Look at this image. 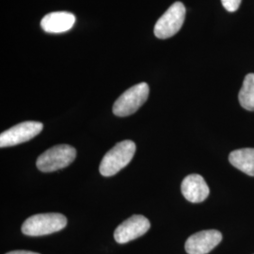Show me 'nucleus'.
Returning <instances> with one entry per match:
<instances>
[{"mask_svg": "<svg viewBox=\"0 0 254 254\" xmlns=\"http://www.w3.org/2000/svg\"><path fill=\"white\" fill-rule=\"evenodd\" d=\"M136 152V144L132 140H124L117 143L104 155L99 171L105 177L113 176L127 167Z\"/></svg>", "mask_w": 254, "mask_h": 254, "instance_id": "obj_1", "label": "nucleus"}, {"mask_svg": "<svg viewBox=\"0 0 254 254\" xmlns=\"http://www.w3.org/2000/svg\"><path fill=\"white\" fill-rule=\"evenodd\" d=\"M67 218L59 213L38 214L27 218L22 225V233L28 236L51 235L64 230Z\"/></svg>", "mask_w": 254, "mask_h": 254, "instance_id": "obj_2", "label": "nucleus"}, {"mask_svg": "<svg viewBox=\"0 0 254 254\" xmlns=\"http://www.w3.org/2000/svg\"><path fill=\"white\" fill-rule=\"evenodd\" d=\"M76 150L68 144L53 146L41 154L36 161L37 168L43 173H53L68 167L73 162Z\"/></svg>", "mask_w": 254, "mask_h": 254, "instance_id": "obj_3", "label": "nucleus"}, {"mask_svg": "<svg viewBox=\"0 0 254 254\" xmlns=\"http://www.w3.org/2000/svg\"><path fill=\"white\" fill-rule=\"evenodd\" d=\"M149 91V86L145 82L128 89L114 103L112 109L114 115L127 117L134 114L148 99Z\"/></svg>", "mask_w": 254, "mask_h": 254, "instance_id": "obj_4", "label": "nucleus"}, {"mask_svg": "<svg viewBox=\"0 0 254 254\" xmlns=\"http://www.w3.org/2000/svg\"><path fill=\"white\" fill-rule=\"evenodd\" d=\"M186 19V7L182 2H175L158 19L154 26V35L158 39H169L180 29Z\"/></svg>", "mask_w": 254, "mask_h": 254, "instance_id": "obj_5", "label": "nucleus"}, {"mask_svg": "<svg viewBox=\"0 0 254 254\" xmlns=\"http://www.w3.org/2000/svg\"><path fill=\"white\" fill-rule=\"evenodd\" d=\"M44 128L40 122H23L14 127H10L0 135V147H10L27 142L39 135Z\"/></svg>", "mask_w": 254, "mask_h": 254, "instance_id": "obj_6", "label": "nucleus"}, {"mask_svg": "<svg viewBox=\"0 0 254 254\" xmlns=\"http://www.w3.org/2000/svg\"><path fill=\"white\" fill-rule=\"evenodd\" d=\"M150 227L148 218L141 215H134L116 228L114 238L119 244H126L145 235Z\"/></svg>", "mask_w": 254, "mask_h": 254, "instance_id": "obj_7", "label": "nucleus"}, {"mask_svg": "<svg viewBox=\"0 0 254 254\" xmlns=\"http://www.w3.org/2000/svg\"><path fill=\"white\" fill-rule=\"evenodd\" d=\"M222 235L217 230H206L190 236L185 244L189 254H207L221 242Z\"/></svg>", "mask_w": 254, "mask_h": 254, "instance_id": "obj_8", "label": "nucleus"}, {"mask_svg": "<svg viewBox=\"0 0 254 254\" xmlns=\"http://www.w3.org/2000/svg\"><path fill=\"white\" fill-rule=\"evenodd\" d=\"M181 191L183 196L193 203L202 202L210 193L206 182L200 174L188 175L182 182Z\"/></svg>", "mask_w": 254, "mask_h": 254, "instance_id": "obj_9", "label": "nucleus"}, {"mask_svg": "<svg viewBox=\"0 0 254 254\" xmlns=\"http://www.w3.org/2000/svg\"><path fill=\"white\" fill-rule=\"evenodd\" d=\"M75 16L68 11L47 13L41 21V27L47 33H63L70 30L74 25Z\"/></svg>", "mask_w": 254, "mask_h": 254, "instance_id": "obj_10", "label": "nucleus"}, {"mask_svg": "<svg viewBox=\"0 0 254 254\" xmlns=\"http://www.w3.org/2000/svg\"><path fill=\"white\" fill-rule=\"evenodd\" d=\"M229 161L242 173L254 176V148H244L233 151L229 155Z\"/></svg>", "mask_w": 254, "mask_h": 254, "instance_id": "obj_11", "label": "nucleus"}, {"mask_svg": "<svg viewBox=\"0 0 254 254\" xmlns=\"http://www.w3.org/2000/svg\"><path fill=\"white\" fill-rule=\"evenodd\" d=\"M238 99L243 109L254 111V73L246 75L243 86L238 94Z\"/></svg>", "mask_w": 254, "mask_h": 254, "instance_id": "obj_12", "label": "nucleus"}, {"mask_svg": "<svg viewBox=\"0 0 254 254\" xmlns=\"http://www.w3.org/2000/svg\"><path fill=\"white\" fill-rule=\"evenodd\" d=\"M242 0H221V3L226 10L234 12L239 9Z\"/></svg>", "mask_w": 254, "mask_h": 254, "instance_id": "obj_13", "label": "nucleus"}, {"mask_svg": "<svg viewBox=\"0 0 254 254\" xmlns=\"http://www.w3.org/2000/svg\"><path fill=\"white\" fill-rule=\"evenodd\" d=\"M6 254H40L37 253H33V252H29V251H13Z\"/></svg>", "mask_w": 254, "mask_h": 254, "instance_id": "obj_14", "label": "nucleus"}]
</instances>
